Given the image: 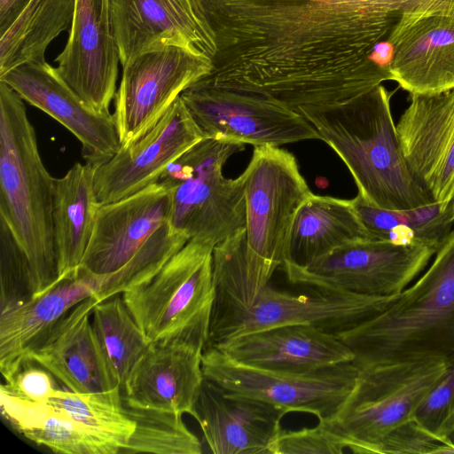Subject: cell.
I'll return each instance as SVG.
<instances>
[{
  "label": "cell",
  "instance_id": "1",
  "mask_svg": "<svg viewBox=\"0 0 454 454\" xmlns=\"http://www.w3.org/2000/svg\"><path fill=\"white\" fill-rule=\"evenodd\" d=\"M210 45L198 82L296 110L392 80L378 49L400 15L338 0H190Z\"/></svg>",
  "mask_w": 454,
  "mask_h": 454
},
{
  "label": "cell",
  "instance_id": "2",
  "mask_svg": "<svg viewBox=\"0 0 454 454\" xmlns=\"http://www.w3.org/2000/svg\"><path fill=\"white\" fill-rule=\"evenodd\" d=\"M382 84L348 101L297 111L345 163L367 202L406 210L434 201L413 176Z\"/></svg>",
  "mask_w": 454,
  "mask_h": 454
},
{
  "label": "cell",
  "instance_id": "3",
  "mask_svg": "<svg viewBox=\"0 0 454 454\" xmlns=\"http://www.w3.org/2000/svg\"><path fill=\"white\" fill-rule=\"evenodd\" d=\"M384 310L337 334L359 369L454 354V231Z\"/></svg>",
  "mask_w": 454,
  "mask_h": 454
},
{
  "label": "cell",
  "instance_id": "4",
  "mask_svg": "<svg viewBox=\"0 0 454 454\" xmlns=\"http://www.w3.org/2000/svg\"><path fill=\"white\" fill-rule=\"evenodd\" d=\"M55 179L41 159L23 99L0 81V216L27 255L31 296L59 278L52 222Z\"/></svg>",
  "mask_w": 454,
  "mask_h": 454
},
{
  "label": "cell",
  "instance_id": "5",
  "mask_svg": "<svg viewBox=\"0 0 454 454\" xmlns=\"http://www.w3.org/2000/svg\"><path fill=\"white\" fill-rule=\"evenodd\" d=\"M246 194V260L225 275L217 296L225 304L254 301L283 265L294 218L312 192L295 157L279 146H254L242 173Z\"/></svg>",
  "mask_w": 454,
  "mask_h": 454
},
{
  "label": "cell",
  "instance_id": "6",
  "mask_svg": "<svg viewBox=\"0 0 454 454\" xmlns=\"http://www.w3.org/2000/svg\"><path fill=\"white\" fill-rule=\"evenodd\" d=\"M245 144L204 137L161 174L171 197L170 226L212 247L246 228L244 176L227 178L223 168Z\"/></svg>",
  "mask_w": 454,
  "mask_h": 454
},
{
  "label": "cell",
  "instance_id": "7",
  "mask_svg": "<svg viewBox=\"0 0 454 454\" xmlns=\"http://www.w3.org/2000/svg\"><path fill=\"white\" fill-rule=\"evenodd\" d=\"M213 248L191 239L152 278L121 294L151 342L205 348L215 297Z\"/></svg>",
  "mask_w": 454,
  "mask_h": 454
},
{
  "label": "cell",
  "instance_id": "8",
  "mask_svg": "<svg viewBox=\"0 0 454 454\" xmlns=\"http://www.w3.org/2000/svg\"><path fill=\"white\" fill-rule=\"evenodd\" d=\"M446 359L402 362L359 369L340 406L322 419L354 453H380L385 438L413 419L446 369Z\"/></svg>",
  "mask_w": 454,
  "mask_h": 454
},
{
  "label": "cell",
  "instance_id": "9",
  "mask_svg": "<svg viewBox=\"0 0 454 454\" xmlns=\"http://www.w3.org/2000/svg\"><path fill=\"white\" fill-rule=\"evenodd\" d=\"M397 295L372 296L325 291L293 294L267 285L251 302L213 307L206 347L289 325H309L337 335L378 315Z\"/></svg>",
  "mask_w": 454,
  "mask_h": 454
},
{
  "label": "cell",
  "instance_id": "10",
  "mask_svg": "<svg viewBox=\"0 0 454 454\" xmlns=\"http://www.w3.org/2000/svg\"><path fill=\"white\" fill-rule=\"evenodd\" d=\"M434 254L422 245L367 239L340 246L304 266L281 267L290 283L312 291L394 296L424 271Z\"/></svg>",
  "mask_w": 454,
  "mask_h": 454
},
{
  "label": "cell",
  "instance_id": "11",
  "mask_svg": "<svg viewBox=\"0 0 454 454\" xmlns=\"http://www.w3.org/2000/svg\"><path fill=\"white\" fill-rule=\"evenodd\" d=\"M202 369L206 379L229 392L266 402L286 413L311 414L318 420L338 411L359 373L354 362L309 372L266 370L239 363L215 347L204 348Z\"/></svg>",
  "mask_w": 454,
  "mask_h": 454
},
{
  "label": "cell",
  "instance_id": "12",
  "mask_svg": "<svg viewBox=\"0 0 454 454\" xmlns=\"http://www.w3.org/2000/svg\"><path fill=\"white\" fill-rule=\"evenodd\" d=\"M122 67L114 116L121 145L128 146L150 131L212 65L196 49L168 46L138 55Z\"/></svg>",
  "mask_w": 454,
  "mask_h": 454
},
{
  "label": "cell",
  "instance_id": "13",
  "mask_svg": "<svg viewBox=\"0 0 454 454\" xmlns=\"http://www.w3.org/2000/svg\"><path fill=\"white\" fill-rule=\"evenodd\" d=\"M181 98L205 137L254 146L320 139L297 111L259 96L196 82Z\"/></svg>",
  "mask_w": 454,
  "mask_h": 454
},
{
  "label": "cell",
  "instance_id": "14",
  "mask_svg": "<svg viewBox=\"0 0 454 454\" xmlns=\"http://www.w3.org/2000/svg\"><path fill=\"white\" fill-rule=\"evenodd\" d=\"M57 71L97 113H108L121 63L111 0H75L69 36L54 60Z\"/></svg>",
  "mask_w": 454,
  "mask_h": 454
},
{
  "label": "cell",
  "instance_id": "15",
  "mask_svg": "<svg viewBox=\"0 0 454 454\" xmlns=\"http://www.w3.org/2000/svg\"><path fill=\"white\" fill-rule=\"evenodd\" d=\"M204 137L180 96L144 137L121 146L112 158L95 168L99 202L116 201L157 183L172 161Z\"/></svg>",
  "mask_w": 454,
  "mask_h": 454
},
{
  "label": "cell",
  "instance_id": "16",
  "mask_svg": "<svg viewBox=\"0 0 454 454\" xmlns=\"http://www.w3.org/2000/svg\"><path fill=\"white\" fill-rule=\"evenodd\" d=\"M0 81L74 134L86 163L97 168L120 150L114 114L90 108L45 60L20 65L0 75Z\"/></svg>",
  "mask_w": 454,
  "mask_h": 454
},
{
  "label": "cell",
  "instance_id": "17",
  "mask_svg": "<svg viewBox=\"0 0 454 454\" xmlns=\"http://www.w3.org/2000/svg\"><path fill=\"white\" fill-rule=\"evenodd\" d=\"M397 125L408 165L436 202L454 197V87L430 94H410Z\"/></svg>",
  "mask_w": 454,
  "mask_h": 454
},
{
  "label": "cell",
  "instance_id": "18",
  "mask_svg": "<svg viewBox=\"0 0 454 454\" xmlns=\"http://www.w3.org/2000/svg\"><path fill=\"white\" fill-rule=\"evenodd\" d=\"M170 215V193L159 182L102 204L80 266L99 276L121 270L156 231L169 223Z\"/></svg>",
  "mask_w": 454,
  "mask_h": 454
},
{
  "label": "cell",
  "instance_id": "19",
  "mask_svg": "<svg viewBox=\"0 0 454 454\" xmlns=\"http://www.w3.org/2000/svg\"><path fill=\"white\" fill-rule=\"evenodd\" d=\"M98 301L90 296L69 309L31 344L24 362L36 363L76 393L120 386L92 327V309Z\"/></svg>",
  "mask_w": 454,
  "mask_h": 454
},
{
  "label": "cell",
  "instance_id": "20",
  "mask_svg": "<svg viewBox=\"0 0 454 454\" xmlns=\"http://www.w3.org/2000/svg\"><path fill=\"white\" fill-rule=\"evenodd\" d=\"M392 81L410 94L454 87V12L408 13L388 35Z\"/></svg>",
  "mask_w": 454,
  "mask_h": 454
},
{
  "label": "cell",
  "instance_id": "21",
  "mask_svg": "<svg viewBox=\"0 0 454 454\" xmlns=\"http://www.w3.org/2000/svg\"><path fill=\"white\" fill-rule=\"evenodd\" d=\"M203 350L186 342H151L121 387L124 403L194 419L205 380Z\"/></svg>",
  "mask_w": 454,
  "mask_h": 454
},
{
  "label": "cell",
  "instance_id": "22",
  "mask_svg": "<svg viewBox=\"0 0 454 454\" xmlns=\"http://www.w3.org/2000/svg\"><path fill=\"white\" fill-rule=\"evenodd\" d=\"M195 411L194 419L214 454H270L286 414L266 402L229 392L206 378Z\"/></svg>",
  "mask_w": 454,
  "mask_h": 454
},
{
  "label": "cell",
  "instance_id": "23",
  "mask_svg": "<svg viewBox=\"0 0 454 454\" xmlns=\"http://www.w3.org/2000/svg\"><path fill=\"white\" fill-rule=\"evenodd\" d=\"M210 347L247 365L290 372H314L355 358L337 335L302 325L254 332Z\"/></svg>",
  "mask_w": 454,
  "mask_h": 454
},
{
  "label": "cell",
  "instance_id": "24",
  "mask_svg": "<svg viewBox=\"0 0 454 454\" xmlns=\"http://www.w3.org/2000/svg\"><path fill=\"white\" fill-rule=\"evenodd\" d=\"M121 66L168 46L196 49L208 57L209 43L190 0H111Z\"/></svg>",
  "mask_w": 454,
  "mask_h": 454
},
{
  "label": "cell",
  "instance_id": "25",
  "mask_svg": "<svg viewBox=\"0 0 454 454\" xmlns=\"http://www.w3.org/2000/svg\"><path fill=\"white\" fill-rule=\"evenodd\" d=\"M103 278L79 266L45 292L1 309L0 371L10 379L27 350L69 309L98 294Z\"/></svg>",
  "mask_w": 454,
  "mask_h": 454
},
{
  "label": "cell",
  "instance_id": "26",
  "mask_svg": "<svg viewBox=\"0 0 454 454\" xmlns=\"http://www.w3.org/2000/svg\"><path fill=\"white\" fill-rule=\"evenodd\" d=\"M94 171L89 163L75 162L64 176L55 179L52 222L59 278L80 266L93 232L101 206Z\"/></svg>",
  "mask_w": 454,
  "mask_h": 454
},
{
  "label": "cell",
  "instance_id": "27",
  "mask_svg": "<svg viewBox=\"0 0 454 454\" xmlns=\"http://www.w3.org/2000/svg\"><path fill=\"white\" fill-rule=\"evenodd\" d=\"M367 239L352 200L312 193L294 218L283 264L304 266L340 246Z\"/></svg>",
  "mask_w": 454,
  "mask_h": 454
},
{
  "label": "cell",
  "instance_id": "28",
  "mask_svg": "<svg viewBox=\"0 0 454 454\" xmlns=\"http://www.w3.org/2000/svg\"><path fill=\"white\" fill-rule=\"evenodd\" d=\"M2 414L31 442L61 454H119V449L99 438L49 403L18 398L0 390Z\"/></svg>",
  "mask_w": 454,
  "mask_h": 454
},
{
  "label": "cell",
  "instance_id": "29",
  "mask_svg": "<svg viewBox=\"0 0 454 454\" xmlns=\"http://www.w3.org/2000/svg\"><path fill=\"white\" fill-rule=\"evenodd\" d=\"M352 201L370 239L422 245L436 253L454 228L450 201H432L406 210L378 207L359 194Z\"/></svg>",
  "mask_w": 454,
  "mask_h": 454
},
{
  "label": "cell",
  "instance_id": "30",
  "mask_svg": "<svg viewBox=\"0 0 454 454\" xmlns=\"http://www.w3.org/2000/svg\"><path fill=\"white\" fill-rule=\"evenodd\" d=\"M75 0H31L0 36V75L28 62L43 61L49 44L71 27Z\"/></svg>",
  "mask_w": 454,
  "mask_h": 454
},
{
  "label": "cell",
  "instance_id": "31",
  "mask_svg": "<svg viewBox=\"0 0 454 454\" xmlns=\"http://www.w3.org/2000/svg\"><path fill=\"white\" fill-rule=\"evenodd\" d=\"M91 324L114 377L121 387L151 341L131 315L121 294L96 303Z\"/></svg>",
  "mask_w": 454,
  "mask_h": 454
},
{
  "label": "cell",
  "instance_id": "32",
  "mask_svg": "<svg viewBox=\"0 0 454 454\" xmlns=\"http://www.w3.org/2000/svg\"><path fill=\"white\" fill-rule=\"evenodd\" d=\"M47 403L117 447L119 454L135 429V422L125 410L120 386L87 393L58 388Z\"/></svg>",
  "mask_w": 454,
  "mask_h": 454
},
{
  "label": "cell",
  "instance_id": "33",
  "mask_svg": "<svg viewBox=\"0 0 454 454\" xmlns=\"http://www.w3.org/2000/svg\"><path fill=\"white\" fill-rule=\"evenodd\" d=\"M124 403V402H123ZM135 422L134 432L120 454H200L202 445L185 426L183 414L124 403Z\"/></svg>",
  "mask_w": 454,
  "mask_h": 454
},
{
  "label": "cell",
  "instance_id": "34",
  "mask_svg": "<svg viewBox=\"0 0 454 454\" xmlns=\"http://www.w3.org/2000/svg\"><path fill=\"white\" fill-rule=\"evenodd\" d=\"M188 241L184 234L174 230L169 223L163 225L124 267L102 276L101 289L96 299L103 301L148 280Z\"/></svg>",
  "mask_w": 454,
  "mask_h": 454
},
{
  "label": "cell",
  "instance_id": "35",
  "mask_svg": "<svg viewBox=\"0 0 454 454\" xmlns=\"http://www.w3.org/2000/svg\"><path fill=\"white\" fill-rule=\"evenodd\" d=\"M446 364L445 372L415 414L425 429L442 440L454 433V354Z\"/></svg>",
  "mask_w": 454,
  "mask_h": 454
},
{
  "label": "cell",
  "instance_id": "36",
  "mask_svg": "<svg viewBox=\"0 0 454 454\" xmlns=\"http://www.w3.org/2000/svg\"><path fill=\"white\" fill-rule=\"evenodd\" d=\"M345 442L323 420L314 427L284 430L270 447V454H342Z\"/></svg>",
  "mask_w": 454,
  "mask_h": 454
},
{
  "label": "cell",
  "instance_id": "37",
  "mask_svg": "<svg viewBox=\"0 0 454 454\" xmlns=\"http://www.w3.org/2000/svg\"><path fill=\"white\" fill-rule=\"evenodd\" d=\"M52 376L41 365L27 360L1 385L0 390L20 399L47 403L58 389Z\"/></svg>",
  "mask_w": 454,
  "mask_h": 454
},
{
  "label": "cell",
  "instance_id": "38",
  "mask_svg": "<svg viewBox=\"0 0 454 454\" xmlns=\"http://www.w3.org/2000/svg\"><path fill=\"white\" fill-rule=\"evenodd\" d=\"M448 440L425 429L414 418L390 433L382 442L380 453L445 454Z\"/></svg>",
  "mask_w": 454,
  "mask_h": 454
},
{
  "label": "cell",
  "instance_id": "39",
  "mask_svg": "<svg viewBox=\"0 0 454 454\" xmlns=\"http://www.w3.org/2000/svg\"><path fill=\"white\" fill-rule=\"evenodd\" d=\"M31 0H0V36L16 20Z\"/></svg>",
  "mask_w": 454,
  "mask_h": 454
},
{
  "label": "cell",
  "instance_id": "40",
  "mask_svg": "<svg viewBox=\"0 0 454 454\" xmlns=\"http://www.w3.org/2000/svg\"><path fill=\"white\" fill-rule=\"evenodd\" d=\"M446 454H454V433L449 436V445Z\"/></svg>",
  "mask_w": 454,
  "mask_h": 454
},
{
  "label": "cell",
  "instance_id": "41",
  "mask_svg": "<svg viewBox=\"0 0 454 454\" xmlns=\"http://www.w3.org/2000/svg\"><path fill=\"white\" fill-rule=\"evenodd\" d=\"M450 202H451L452 219H453V223H454V197L451 199ZM453 231H454V228H453Z\"/></svg>",
  "mask_w": 454,
  "mask_h": 454
}]
</instances>
